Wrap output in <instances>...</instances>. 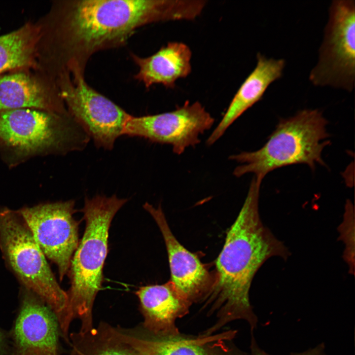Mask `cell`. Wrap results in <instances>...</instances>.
Returning a JSON list of instances; mask_svg holds the SVG:
<instances>
[{"label":"cell","mask_w":355,"mask_h":355,"mask_svg":"<svg viewBox=\"0 0 355 355\" xmlns=\"http://www.w3.org/2000/svg\"><path fill=\"white\" fill-rule=\"evenodd\" d=\"M178 0H79L55 2L38 22L39 60L56 72L83 71L97 51L122 45L141 26L180 20Z\"/></svg>","instance_id":"1"},{"label":"cell","mask_w":355,"mask_h":355,"mask_svg":"<svg viewBox=\"0 0 355 355\" xmlns=\"http://www.w3.org/2000/svg\"><path fill=\"white\" fill-rule=\"evenodd\" d=\"M261 181L255 177L241 210L228 230L225 243L216 261V276L203 301L215 314V323L206 330L215 333L227 323L238 320L247 321L251 332L257 318L250 305L249 292L253 278L269 258L285 260L287 248L262 223L258 211Z\"/></svg>","instance_id":"2"},{"label":"cell","mask_w":355,"mask_h":355,"mask_svg":"<svg viewBox=\"0 0 355 355\" xmlns=\"http://www.w3.org/2000/svg\"><path fill=\"white\" fill-rule=\"evenodd\" d=\"M127 199L97 195L85 198L81 210L85 222L84 234L69 267L71 286L67 293L71 320H80V331L93 327L92 309L103 282V268L107 254L109 229L112 219Z\"/></svg>","instance_id":"3"},{"label":"cell","mask_w":355,"mask_h":355,"mask_svg":"<svg viewBox=\"0 0 355 355\" xmlns=\"http://www.w3.org/2000/svg\"><path fill=\"white\" fill-rule=\"evenodd\" d=\"M88 138L70 115L32 108L0 111V155L11 167L35 156L79 150Z\"/></svg>","instance_id":"4"},{"label":"cell","mask_w":355,"mask_h":355,"mask_svg":"<svg viewBox=\"0 0 355 355\" xmlns=\"http://www.w3.org/2000/svg\"><path fill=\"white\" fill-rule=\"evenodd\" d=\"M327 123L317 109H304L281 119L260 149L229 156L230 160L244 163L235 168L233 175L239 178L252 173L262 181L268 173L284 166L305 164L314 169L317 164L323 165L322 151L329 142L325 140Z\"/></svg>","instance_id":"5"},{"label":"cell","mask_w":355,"mask_h":355,"mask_svg":"<svg viewBox=\"0 0 355 355\" xmlns=\"http://www.w3.org/2000/svg\"><path fill=\"white\" fill-rule=\"evenodd\" d=\"M0 248L24 287L49 307L56 316L61 334L67 336L71 322L67 293L59 284L46 256L18 210L0 209Z\"/></svg>","instance_id":"6"},{"label":"cell","mask_w":355,"mask_h":355,"mask_svg":"<svg viewBox=\"0 0 355 355\" xmlns=\"http://www.w3.org/2000/svg\"><path fill=\"white\" fill-rule=\"evenodd\" d=\"M56 81L71 118L96 146L112 149L130 114L91 87L82 71L62 74Z\"/></svg>","instance_id":"7"},{"label":"cell","mask_w":355,"mask_h":355,"mask_svg":"<svg viewBox=\"0 0 355 355\" xmlns=\"http://www.w3.org/2000/svg\"><path fill=\"white\" fill-rule=\"evenodd\" d=\"M355 0L332 1L319 61L310 74L314 84L352 90L355 76Z\"/></svg>","instance_id":"8"},{"label":"cell","mask_w":355,"mask_h":355,"mask_svg":"<svg viewBox=\"0 0 355 355\" xmlns=\"http://www.w3.org/2000/svg\"><path fill=\"white\" fill-rule=\"evenodd\" d=\"M73 200L44 203L20 209L46 257L57 266L60 281L68 273L79 242V222Z\"/></svg>","instance_id":"9"},{"label":"cell","mask_w":355,"mask_h":355,"mask_svg":"<svg viewBox=\"0 0 355 355\" xmlns=\"http://www.w3.org/2000/svg\"><path fill=\"white\" fill-rule=\"evenodd\" d=\"M214 119L202 105L188 101L175 110L154 115H130L122 135L139 137L153 142L168 144L173 152L182 154L200 142L199 136L211 129Z\"/></svg>","instance_id":"10"},{"label":"cell","mask_w":355,"mask_h":355,"mask_svg":"<svg viewBox=\"0 0 355 355\" xmlns=\"http://www.w3.org/2000/svg\"><path fill=\"white\" fill-rule=\"evenodd\" d=\"M19 311L11 331L13 355H59L57 319L39 297L23 287Z\"/></svg>","instance_id":"11"},{"label":"cell","mask_w":355,"mask_h":355,"mask_svg":"<svg viewBox=\"0 0 355 355\" xmlns=\"http://www.w3.org/2000/svg\"><path fill=\"white\" fill-rule=\"evenodd\" d=\"M20 108L69 115L55 78L39 68L0 74V111Z\"/></svg>","instance_id":"12"},{"label":"cell","mask_w":355,"mask_h":355,"mask_svg":"<svg viewBox=\"0 0 355 355\" xmlns=\"http://www.w3.org/2000/svg\"><path fill=\"white\" fill-rule=\"evenodd\" d=\"M143 207L154 218L163 235L169 258L170 282L179 294L191 304L203 300L213 283L204 265L176 239L168 226L161 206L155 208L145 202Z\"/></svg>","instance_id":"13"},{"label":"cell","mask_w":355,"mask_h":355,"mask_svg":"<svg viewBox=\"0 0 355 355\" xmlns=\"http://www.w3.org/2000/svg\"><path fill=\"white\" fill-rule=\"evenodd\" d=\"M136 294L145 331L157 335L179 332L176 320L188 313L191 304L179 294L171 282L141 286Z\"/></svg>","instance_id":"14"},{"label":"cell","mask_w":355,"mask_h":355,"mask_svg":"<svg viewBox=\"0 0 355 355\" xmlns=\"http://www.w3.org/2000/svg\"><path fill=\"white\" fill-rule=\"evenodd\" d=\"M237 331L199 335L140 334L146 355H247L233 343Z\"/></svg>","instance_id":"15"},{"label":"cell","mask_w":355,"mask_h":355,"mask_svg":"<svg viewBox=\"0 0 355 355\" xmlns=\"http://www.w3.org/2000/svg\"><path fill=\"white\" fill-rule=\"evenodd\" d=\"M255 68L245 79L231 100L223 116L206 143L216 142L243 113L260 101L269 86L281 77L285 63L284 59L268 58L258 53Z\"/></svg>","instance_id":"16"},{"label":"cell","mask_w":355,"mask_h":355,"mask_svg":"<svg viewBox=\"0 0 355 355\" xmlns=\"http://www.w3.org/2000/svg\"><path fill=\"white\" fill-rule=\"evenodd\" d=\"M191 56L190 48L179 42H170L147 57L133 54L132 59L139 67L135 78L146 88L161 84L166 88H173L178 79L190 73Z\"/></svg>","instance_id":"17"},{"label":"cell","mask_w":355,"mask_h":355,"mask_svg":"<svg viewBox=\"0 0 355 355\" xmlns=\"http://www.w3.org/2000/svg\"><path fill=\"white\" fill-rule=\"evenodd\" d=\"M69 355H146L142 337L101 322L96 327L69 335Z\"/></svg>","instance_id":"18"},{"label":"cell","mask_w":355,"mask_h":355,"mask_svg":"<svg viewBox=\"0 0 355 355\" xmlns=\"http://www.w3.org/2000/svg\"><path fill=\"white\" fill-rule=\"evenodd\" d=\"M40 37L41 29L38 22H28L0 36V74L38 68Z\"/></svg>","instance_id":"19"},{"label":"cell","mask_w":355,"mask_h":355,"mask_svg":"<svg viewBox=\"0 0 355 355\" xmlns=\"http://www.w3.org/2000/svg\"><path fill=\"white\" fill-rule=\"evenodd\" d=\"M354 206L348 201L346 205L343 221L338 227L340 240L345 245L343 258L349 266V272L355 271V217Z\"/></svg>","instance_id":"20"},{"label":"cell","mask_w":355,"mask_h":355,"mask_svg":"<svg viewBox=\"0 0 355 355\" xmlns=\"http://www.w3.org/2000/svg\"><path fill=\"white\" fill-rule=\"evenodd\" d=\"M250 342V355H271L262 349H261L256 343L255 338L253 336V332H251ZM290 355H327L325 351V346L323 343L319 344L313 348L298 353H292Z\"/></svg>","instance_id":"21"},{"label":"cell","mask_w":355,"mask_h":355,"mask_svg":"<svg viewBox=\"0 0 355 355\" xmlns=\"http://www.w3.org/2000/svg\"><path fill=\"white\" fill-rule=\"evenodd\" d=\"M0 355H13L12 342L9 334L0 328Z\"/></svg>","instance_id":"22"}]
</instances>
